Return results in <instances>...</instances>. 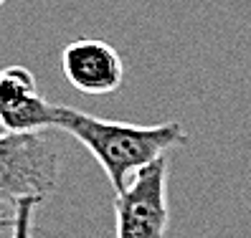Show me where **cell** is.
Here are the masks:
<instances>
[{
  "instance_id": "cell-1",
  "label": "cell",
  "mask_w": 251,
  "mask_h": 238,
  "mask_svg": "<svg viewBox=\"0 0 251 238\" xmlns=\"http://www.w3.org/2000/svg\"><path fill=\"white\" fill-rule=\"evenodd\" d=\"M53 127L71 135L94 155L114 192L125 190L132 177L157 157L188 144V129L180 122L129 124L86 114L66 104L53 107Z\"/></svg>"
},
{
  "instance_id": "cell-2",
  "label": "cell",
  "mask_w": 251,
  "mask_h": 238,
  "mask_svg": "<svg viewBox=\"0 0 251 238\" xmlns=\"http://www.w3.org/2000/svg\"><path fill=\"white\" fill-rule=\"evenodd\" d=\"M61 177L58 147L41 132L0 135V205L16 208L21 200H46Z\"/></svg>"
},
{
  "instance_id": "cell-3",
  "label": "cell",
  "mask_w": 251,
  "mask_h": 238,
  "mask_svg": "<svg viewBox=\"0 0 251 238\" xmlns=\"http://www.w3.org/2000/svg\"><path fill=\"white\" fill-rule=\"evenodd\" d=\"M117 238H162L168 231V160L142 167L114 198Z\"/></svg>"
},
{
  "instance_id": "cell-4",
  "label": "cell",
  "mask_w": 251,
  "mask_h": 238,
  "mask_svg": "<svg viewBox=\"0 0 251 238\" xmlns=\"http://www.w3.org/2000/svg\"><path fill=\"white\" fill-rule=\"evenodd\" d=\"M64 79L86 96L114 94L125 81L120 51L99 38H76L61 53Z\"/></svg>"
},
{
  "instance_id": "cell-5",
  "label": "cell",
  "mask_w": 251,
  "mask_h": 238,
  "mask_svg": "<svg viewBox=\"0 0 251 238\" xmlns=\"http://www.w3.org/2000/svg\"><path fill=\"white\" fill-rule=\"evenodd\" d=\"M53 107L41 96L36 76L25 66L0 69V124L5 132L28 135L53 127Z\"/></svg>"
},
{
  "instance_id": "cell-6",
  "label": "cell",
  "mask_w": 251,
  "mask_h": 238,
  "mask_svg": "<svg viewBox=\"0 0 251 238\" xmlns=\"http://www.w3.org/2000/svg\"><path fill=\"white\" fill-rule=\"evenodd\" d=\"M38 205L41 200H33V198H25L16 205V211H13V228H10L13 238H33V220H36Z\"/></svg>"
},
{
  "instance_id": "cell-7",
  "label": "cell",
  "mask_w": 251,
  "mask_h": 238,
  "mask_svg": "<svg viewBox=\"0 0 251 238\" xmlns=\"http://www.w3.org/2000/svg\"><path fill=\"white\" fill-rule=\"evenodd\" d=\"M13 211L16 208H5V205H0V233L13 228Z\"/></svg>"
},
{
  "instance_id": "cell-8",
  "label": "cell",
  "mask_w": 251,
  "mask_h": 238,
  "mask_svg": "<svg viewBox=\"0 0 251 238\" xmlns=\"http://www.w3.org/2000/svg\"><path fill=\"white\" fill-rule=\"evenodd\" d=\"M3 3H5V0H0V5H3Z\"/></svg>"
}]
</instances>
